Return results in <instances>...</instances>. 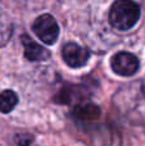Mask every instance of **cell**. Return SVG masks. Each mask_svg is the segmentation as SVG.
<instances>
[{"label": "cell", "instance_id": "cell-1", "mask_svg": "<svg viewBox=\"0 0 145 146\" xmlns=\"http://www.w3.org/2000/svg\"><path fill=\"white\" fill-rule=\"evenodd\" d=\"M113 105L126 121L145 124V80L122 86L113 96Z\"/></svg>", "mask_w": 145, "mask_h": 146}, {"label": "cell", "instance_id": "cell-2", "mask_svg": "<svg viewBox=\"0 0 145 146\" xmlns=\"http://www.w3.org/2000/svg\"><path fill=\"white\" fill-rule=\"evenodd\" d=\"M140 8L132 0H116L109 10V23L118 31H128L138 23Z\"/></svg>", "mask_w": 145, "mask_h": 146}, {"label": "cell", "instance_id": "cell-3", "mask_svg": "<svg viewBox=\"0 0 145 146\" xmlns=\"http://www.w3.org/2000/svg\"><path fill=\"white\" fill-rule=\"evenodd\" d=\"M32 30L35 35L48 45H53L59 36L58 23L50 14H43L36 18L32 25Z\"/></svg>", "mask_w": 145, "mask_h": 146}, {"label": "cell", "instance_id": "cell-4", "mask_svg": "<svg viewBox=\"0 0 145 146\" xmlns=\"http://www.w3.org/2000/svg\"><path fill=\"white\" fill-rule=\"evenodd\" d=\"M84 135L91 140L92 146H121V135L112 127L98 126L85 129Z\"/></svg>", "mask_w": 145, "mask_h": 146}, {"label": "cell", "instance_id": "cell-5", "mask_svg": "<svg viewBox=\"0 0 145 146\" xmlns=\"http://www.w3.org/2000/svg\"><path fill=\"white\" fill-rule=\"evenodd\" d=\"M110 67H112L113 72L116 74L123 76V77H130V76H134L138 72L140 63H139V59L134 54L121 51V53H117L116 55L112 56Z\"/></svg>", "mask_w": 145, "mask_h": 146}, {"label": "cell", "instance_id": "cell-6", "mask_svg": "<svg viewBox=\"0 0 145 146\" xmlns=\"http://www.w3.org/2000/svg\"><path fill=\"white\" fill-rule=\"evenodd\" d=\"M62 56L67 66L72 68H80L87 63L90 58V51L76 42H67L62 48Z\"/></svg>", "mask_w": 145, "mask_h": 146}, {"label": "cell", "instance_id": "cell-7", "mask_svg": "<svg viewBox=\"0 0 145 146\" xmlns=\"http://www.w3.org/2000/svg\"><path fill=\"white\" fill-rule=\"evenodd\" d=\"M21 41L25 48V58L30 62H45L50 58V51L40 44L31 40L27 35L21 36Z\"/></svg>", "mask_w": 145, "mask_h": 146}, {"label": "cell", "instance_id": "cell-8", "mask_svg": "<svg viewBox=\"0 0 145 146\" xmlns=\"http://www.w3.org/2000/svg\"><path fill=\"white\" fill-rule=\"evenodd\" d=\"M100 108L95 104H80L72 111V115L76 121L80 123H87V122H92L100 117Z\"/></svg>", "mask_w": 145, "mask_h": 146}, {"label": "cell", "instance_id": "cell-9", "mask_svg": "<svg viewBox=\"0 0 145 146\" xmlns=\"http://www.w3.org/2000/svg\"><path fill=\"white\" fill-rule=\"evenodd\" d=\"M85 96V90L82 86L78 85H69L62 87L61 91L54 96V101L58 104H71L77 99H82Z\"/></svg>", "mask_w": 145, "mask_h": 146}, {"label": "cell", "instance_id": "cell-10", "mask_svg": "<svg viewBox=\"0 0 145 146\" xmlns=\"http://www.w3.org/2000/svg\"><path fill=\"white\" fill-rule=\"evenodd\" d=\"M13 33V23L9 15L0 9V48L7 45Z\"/></svg>", "mask_w": 145, "mask_h": 146}, {"label": "cell", "instance_id": "cell-11", "mask_svg": "<svg viewBox=\"0 0 145 146\" xmlns=\"http://www.w3.org/2000/svg\"><path fill=\"white\" fill-rule=\"evenodd\" d=\"M17 104H18V96L14 91L5 90L0 94V111L1 113L12 111Z\"/></svg>", "mask_w": 145, "mask_h": 146}, {"label": "cell", "instance_id": "cell-12", "mask_svg": "<svg viewBox=\"0 0 145 146\" xmlns=\"http://www.w3.org/2000/svg\"><path fill=\"white\" fill-rule=\"evenodd\" d=\"M13 146H33V136L28 133H17L13 137Z\"/></svg>", "mask_w": 145, "mask_h": 146}]
</instances>
